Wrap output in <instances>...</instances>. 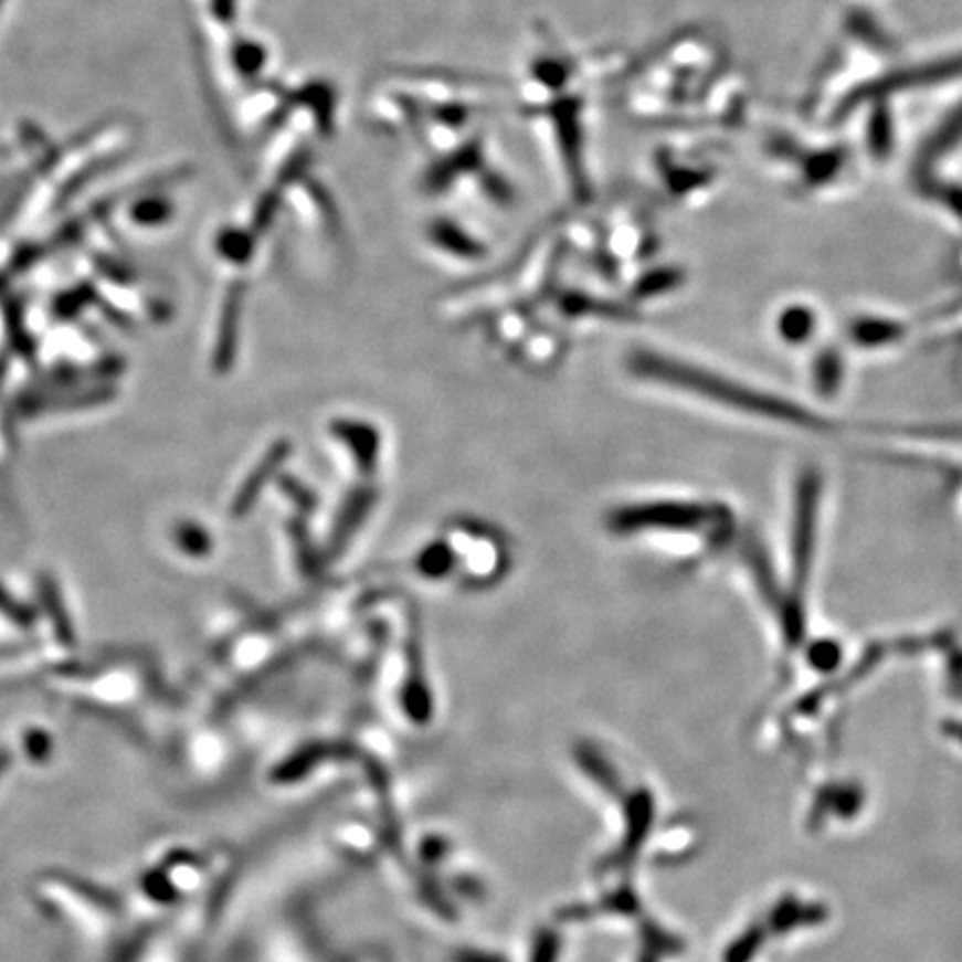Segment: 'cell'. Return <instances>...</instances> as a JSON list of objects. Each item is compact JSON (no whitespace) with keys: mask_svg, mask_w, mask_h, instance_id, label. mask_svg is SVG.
Segmentation results:
<instances>
[{"mask_svg":"<svg viewBox=\"0 0 962 962\" xmlns=\"http://www.w3.org/2000/svg\"><path fill=\"white\" fill-rule=\"evenodd\" d=\"M955 76H962V56L933 61L927 65H918L913 70H905V72L894 74V76H885V78L876 81L869 89H865L860 94V98L889 94V92H902L907 87H918V85H933V83L951 81Z\"/></svg>","mask_w":962,"mask_h":962,"instance_id":"obj_3","label":"cell"},{"mask_svg":"<svg viewBox=\"0 0 962 962\" xmlns=\"http://www.w3.org/2000/svg\"><path fill=\"white\" fill-rule=\"evenodd\" d=\"M370 501H372L370 495H361V497H355V499L346 506V512H343V517L339 519V526H337V532H335V537L339 539V543L346 541V539L350 537V532H352L355 526H359V521H361L363 515L368 512Z\"/></svg>","mask_w":962,"mask_h":962,"instance_id":"obj_6","label":"cell"},{"mask_svg":"<svg viewBox=\"0 0 962 962\" xmlns=\"http://www.w3.org/2000/svg\"><path fill=\"white\" fill-rule=\"evenodd\" d=\"M628 368L637 377L659 381L664 385L689 390V392L705 397L709 401L747 412V415L786 422V424H795V426L822 424L813 415H808L804 408H797V405L782 401L778 397L760 394L758 390L740 385L731 379H725V377L709 372V370H702L698 366L666 359L664 355H653V352H644V350L635 352L628 359Z\"/></svg>","mask_w":962,"mask_h":962,"instance_id":"obj_1","label":"cell"},{"mask_svg":"<svg viewBox=\"0 0 962 962\" xmlns=\"http://www.w3.org/2000/svg\"><path fill=\"white\" fill-rule=\"evenodd\" d=\"M286 455H288V444H279V446H274V448L269 451V455L258 464V468L252 473V477H247L245 486L241 488V493H239V497H236V504H234V512H236V515H241V512H243V510L254 501V497L258 495L263 482L274 473V468H277V466L282 464V459H284Z\"/></svg>","mask_w":962,"mask_h":962,"instance_id":"obj_4","label":"cell"},{"mask_svg":"<svg viewBox=\"0 0 962 962\" xmlns=\"http://www.w3.org/2000/svg\"><path fill=\"white\" fill-rule=\"evenodd\" d=\"M711 519V512L698 504L681 501H659V504H635L611 512L609 526L617 532H637L651 528H696Z\"/></svg>","mask_w":962,"mask_h":962,"instance_id":"obj_2","label":"cell"},{"mask_svg":"<svg viewBox=\"0 0 962 962\" xmlns=\"http://www.w3.org/2000/svg\"><path fill=\"white\" fill-rule=\"evenodd\" d=\"M451 567H453V556H451L448 548L442 546V543L431 546L429 551L422 556V560H420L422 573L431 575V578H440V575L448 573Z\"/></svg>","mask_w":962,"mask_h":962,"instance_id":"obj_7","label":"cell"},{"mask_svg":"<svg viewBox=\"0 0 962 962\" xmlns=\"http://www.w3.org/2000/svg\"><path fill=\"white\" fill-rule=\"evenodd\" d=\"M339 429L341 431H337V433L355 451L363 471H372L374 462H377V453H379L377 433L370 426H361V424H339Z\"/></svg>","mask_w":962,"mask_h":962,"instance_id":"obj_5","label":"cell"}]
</instances>
